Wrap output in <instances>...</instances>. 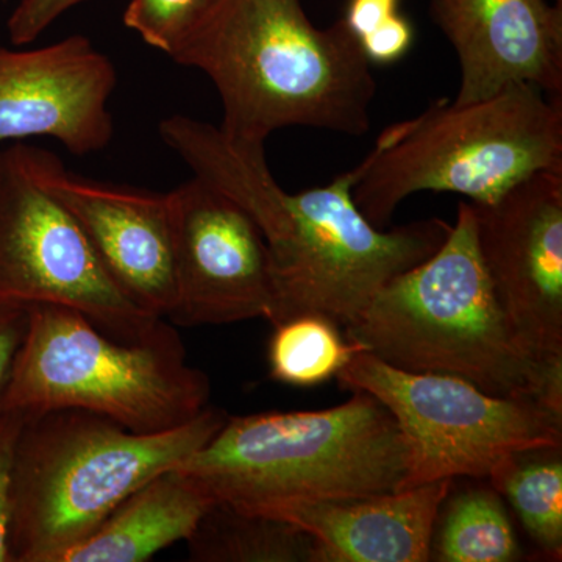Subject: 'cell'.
Wrapping results in <instances>:
<instances>
[{"label":"cell","mask_w":562,"mask_h":562,"mask_svg":"<svg viewBox=\"0 0 562 562\" xmlns=\"http://www.w3.org/2000/svg\"><path fill=\"white\" fill-rule=\"evenodd\" d=\"M158 132L194 177L257 224L271 262L272 325L319 314L346 327L392 277L430 258L452 228L438 217L373 227L353 199L366 158L325 187L291 194L272 176L265 146L238 143L183 114L165 117Z\"/></svg>","instance_id":"1"},{"label":"cell","mask_w":562,"mask_h":562,"mask_svg":"<svg viewBox=\"0 0 562 562\" xmlns=\"http://www.w3.org/2000/svg\"><path fill=\"white\" fill-rule=\"evenodd\" d=\"M171 58L209 77L220 128L238 143L265 146L288 127L371 128L376 81L360 41L342 18L314 25L302 0H206Z\"/></svg>","instance_id":"2"},{"label":"cell","mask_w":562,"mask_h":562,"mask_svg":"<svg viewBox=\"0 0 562 562\" xmlns=\"http://www.w3.org/2000/svg\"><path fill=\"white\" fill-rule=\"evenodd\" d=\"M344 336L392 368L457 376L562 416V360L532 353L502 308L476 241L471 202L435 254L392 277Z\"/></svg>","instance_id":"3"},{"label":"cell","mask_w":562,"mask_h":562,"mask_svg":"<svg viewBox=\"0 0 562 562\" xmlns=\"http://www.w3.org/2000/svg\"><path fill=\"white\" fill-rule=\"evenodd\" d=\"M227 417L206 406L171 430L136 432L83 409L25 416L14 457L13 562H61L128 495L206 446Z\"/></svg>","instance_id":"4"},{"label":"cell","mask_w":562,"mask_h":562,"mask_svg":"<svg viewBox=\"0 0 562 562\" xmlns=\"http://www.w3.org/2000/svg\"><path fill=\"white\" fill-rule=\"evenodd\" d=\"M351 392L350 401L322 412L227 417L176 469L214 502L251 514L401 491L406 446L397 422L369 392Z\"/></svg>","instance_id":"5"},{"label":"cell","mask_w":562,"mask_h":562,"mask_svg":"<svg viewBox=\"0 0 562 562\" xmlns=\"http://www.w3.org/2000/svg\"><path fill=\"white\" fill-rule=\"evenodd\" d=\"M546 171H562L561 98L514 85L483 101L432 102L387 127L366 157L353 199L373 227L386 228L416 192L491 203Z\"/></svg>","instance_id":"6"},{"label":"cell","mask_w":562,"mask_h":562,"mask_svg":"<svg viewBox=\"0 0 562 562\" xmlns=\"http://www.w3.org/2000/svg\"><path fill=\"white\" fill-rule=\"evenodd\" d=\"M210 391L166 322L147 338L121 341L69 306L32 305L3 412L83 409L131 431L160 432L201 414Z\"/></svg>","instance_id":"7"},{"label":"cell","mask_w":562,"mask_h":562,"mask_svg":"<svg viewBox=\"0 0 562 562\" xmlns=\"http://www.w3.org/2000/svg\"><path fill=\"white\" fill-rule=\"evenodd\" d=\"M336 379L344 390L379 398L397 422L406 446L401 491L458 476L484 479L513 454L561 449L562 416L457 376L401 371L364 351Z\"/></svg>","instance_id":"8"},{"label":"cell","mask_w":562,"mask_h":562,"mask_svg":"<svg viewBox=\"0 0 562 562\" xmlns=\"http://www.w3.org/2000/svg\"><path fill=\"white\" fill-rule=\"evenodd\" d=\"M0 302L69 306L121 341L165 324L110 279L79 224L33 179L21 140L0 149Z\"/></svg>","instance_id":"9"},{"label":"cell","mask_w":562,"mask_h":562,"mask_svg":"<svg viewBox=\"0 0 562 562\" xmlns=\"http://www.w3.org/2000/svg\"><path fill=\"white\" fill-rule=\"evenodd\" d=\"M176 308L181 327L266 319L273 314L268 247L249 214L198 177L169 192Z\"/></svg>","instance_id":"10"},{"label":"cell","mask_w":562,"mask_h":562,"mask_svg":"<svg viewBox=\"0 0 562 562\" xmlns=\"http://www.w3.org/2000/svg\"><path fill=\"white\" fill-rule=\"evenodd\" d=\"M21 151L33 179L68 210L122 294L151 317L171 316L177 292L169 192L87 179L24 140Z\"/></svg>","instance_id":"11"},{"label":"cell","mask_w":562,"mask_h":562,"mask_svg":"<svg viewBox=\"0 0 562 562\" xmlns=\"http://www.w3.org/2000/svg\"><path fill=\"white\" fill-rule=\"evenodd\" d=\"M472 206L480 254L514 330L539 358L562 360V171L535 173Z\"/></svg>","instance_id":"12"},{"label":"cell","mask_w":562,"mask_h":562,"mask_svg":"<svg viewBox=\"0 0 562 562\" xmlns=\"http://www.w3.org/2000/svg\"><path fill=\"white\" fill-rule=\"evenodd\" d=\"M116 87V66L87 36L0 47V144L47 136L76 157L98 154L113 140Z\"/></svg>","instance_id":"13"},{"label":"cell","mask_w":562,"mask_h":562,"mask_svg":"<svg viewBox=\"0 0 562 562\" xmlns=\"http://www.w3.org/2000/svg\"><path fill=\"white\" fill-rule=\"evenodd\" d=\"M461 68L453 102L483 101L514 85L562 94V9L549 0H428Z\"/></svg>","instance_id":"14"},{"label":"cell","mask_w":562,"mask_h":562,"mask_svg":"<svg viewBox=\"0 0 562 562\" xmlns=\"http://www.w3.org/2000/svg\"><path fill=\"white\" fill-rule=\"evenodd\" d=\"M452 486L441 480L371 497L284 503L261 516L308 532L313 562H427Z\"/></svg>","instance_id":"15"},{"label":"cell","mask_w":562,"mask_h":562,"mask_svg":"<svg viewBox=\"0 0 562 562\" xmlns=\"http://www.w3.org/2000/svg\"><path fill=\"white\" fill-rule=\"evenodd\" d=\"M213 498L179 469L158 473L103 520L61 562H144L187 541Z\"/></svg>","instance_id":"16"},{"label":"cell","mask_w":562,"mask_h":562,"mask_svg":"<svg viewBox=\"0 0 562 562\" xmlns=\"http://www.w3.org/2000/svg\"><path fill=\"white\" fill-rule=\"evenodd\" d=\"M188 543L198 562H313L314 539L295 525L216 502Z\"/></svg>","instance_id":"17"},{"label":"cell","mask_w":562,"mask_h":562,"mask_svg":"<svg viewBox=\"0 0 562 562\" xmlns=\"http://www.w3.org/2000/svg\"><path fill=\"white\" fill-rule=\"evenodd\" d=\"M513 454L487 479L516 509L525 531L543 554L562 557V460L561 449Z\"/></svg>","instance_id":"18"},{"label":"cell","mask_w":562,"mask_h":562,"mask_svg":"<svg viewBox=\"0 0 562 562\" xmlns=\"http://www.w3.org/2000/svg\"><path fill=\"white\" fill-rule=\"evenodd\" d=\"M431 557L442 562H509L520 558L519 543L501 494L471 487L447 503Z\"/></svg>","instance_id":"19"},{"label":"cell","mask_w":562,"mask_h":562,"mask_svg":"<svg viewBox=\"0 0 562 562\" xmlns=\"http://www.w3.org/2000/svg\"><path fill=\"white\" fill-rule=\"evenodd\" d=\"M269 369L276 382L312 387L331 380L364 347L351 342L339 325L319 314H305L273 325ZM368 353V351H366Z\"/></svg>","instance_id":"20"},{"label":"cell","mask_w":562,"mask_h":562,"mask_svg":"<svg viewBox=\"0 0 562 562\" xmlns=\"http://www.w3.org/2000/svg\"><path fill=\"white\" fill-rule=\"evenodd\" d=\"M205 3L206 0H131L124 11V24L144 43L171 57Z\"/></svg>","instance_id":"21"},{"label":"cell","mask_w":562,"mask_h":562,"mask_svg":"<svg viewBox=\"0 0 562 562\" xmlns=\"http://www.w3.org/2000/svg\"><path fill=\"white\" fill-rule=\"evenodd\" d=\"M25 414L5 409L0 414V562H13L10 549L13 471Z\"/></svg>","instance_id":"22"},{"label":"cell","mask_w":562,"mask_h":562,"mask_svg":"<svg viewBox=\"0 0 562 562\" xmlns=\"http://www.w3.org/2000/svg\"><path fill=\"white\" fill-rule=\"evenodd\" d=\"M90 0H21L13 10L7 31L14 46H27L43 35L63 13Z\"/></svg>","instance_id":"23"},{"label":"cell","mask_w":562,"mask_h":562,"mask_svg":"<svg viewBox=\"0 0 562 562\" xmlns=\"http://www.w3.org/2000/svg\"><path fill=\"white\" fill-rule=\"evenodd\" d=\"M414 29L401 13L384 21L380 27L360 40L361 49L371 65H391L412 49Z\"/></svg>","instance_id":"24"},{"label":"cell","mask_w":562,"mask_h":562,"mask_svg":"<svg viewBox=\"0 0 562 562\" xmlns=\"http://www.w3.org/2000/svg\"><path fill=\"white\" fill-rule=\"evenodd\" d=\"M27 327L29 306L0 302V414Z\"/></svg>","instance_id":"25"},{"label":"cell","mask_w":562,"mask_h":562,"mask_svg":"<svg viewBox=\"0 0 562 562\" xmlns=\"http://www.w3.org/2000/svg\"><path fill=\"white\" fill-rule=\"evenodd\" d=\"M401 0H350L342 21L360 41L398 13Z\"/></svg>","instance_id":"26"}]
</instances>
